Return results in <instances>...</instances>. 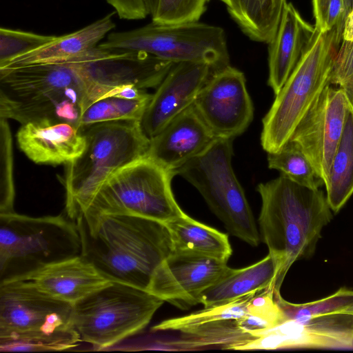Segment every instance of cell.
Segmentation results:
<instances>
[{
	"instance_id": "6da1fadb",
	"label": "cell",
	"mask_w": 353,
	"mask_h": 353,
	"mask_svg": "<svg viewBox=\"0 0 353 353\" xmlns=\"http://www.w3.org/2000/svg\"><path fill=\"white\" fill-rule=\"evenodd\" d=\"M81 255L105 279L147 291L160 265L173 252L162 222L129 214L79 216Z\"/></svg>"
},
{
	"instance_id": "7a4b0ae2",
	"label": "cell",
	"mask_w": 353,
	"mask_h": 353,
	"mask_svg": "<svg viewBox=\"0 0 353 353\" xmlns=\"http://www.w3.org/2000/svg\"><path fill=\"white\" fill-rule=\"evenodd\" d=\"M260 234L276 268L274 293L292 264L311 256L323 228L332 220L326 196L319 189L297 183L284 174L259 183Z\"/></svg>"
},
{
	"instance_id": "3957f363",
	"label": "cell",
	"mask_w": 353,
	"mask_h": 353,
	"mask_svg": "<svg viewBox=\"0 0 353 353\" xmlns=\"http://www.w3.org/2000/svg\"><path fill=\"white\" fill-rule=\"evenodd\" d=\"M87 85L70 62L0 68V118L21 125L50 121L79 128L89 106Z\"/></svg>"
},
{
	"instance_id": "277c9868",
	"label": "cell",
	"mask_w": 353,
	"mask_h": 353,
	"mask_svg": "<svg viewBox=\"0 0 353 353\" xmlns=\"http://www.w3.org/2000/svg\"><path fill=\"white\" fill-rule=\"evenodd\" d=\"M81 130L85 138V149L65 164L62 179L65 209L72 221L88 210L101 186L112 174L146 156L150 141L137 120L98 123Z\"/></svg>"
},
{
	"instance_id": "5b68a950",
	"label": "cell",
	"mask_w": 353,
	"mask_h": 353,
	"mask_svg": "<svg viewBox=\"0 0 353 353\" xmlns=\"http://www.w3.org/2000/svg\"><path fill=\"white\" fill-rule=\"evenodd\" d=\"M81 253L80 235L71 219L0 214V284Z\"/></svg>"
},
{
	"instance_id": "8992f818",
	"label": "cell",
	"mask_w": 353,
	"mask_h": 353,
	"mask_svg": "<svg viewBox=\"0 0 353 353\" xmlns=\"http://www.w3.org/2000/svg\"><path fill=\"white\" fill-rule=\"evenodd\" d=\"M343 30H316L314 39L263 119L261 143L268 152L278 151L322 90L329 85Z\"/></svg>"
},
{
	"instance_id": "52a82bcc",
	"label": "cell",
	"mask_w": 353,
	"mask_h": 353,
	"mask_svg": "<svg viewBox=\"0 0 353 353\" xmlns=\"http://www.w3.org/2000/svg\"><path fill=\"white\" fill-rule=\"evenodd\" d=\"M164 302L147 291L110 282L73 304L72 327L94 350H110L143 330Z\"/></svg>"
},
{
	"instance_id": "ba28073f",
	"label": "cell",
	"mask_w": 353,
	"mask_h": 353,
	"mask_svg": "<svg viewBox=\"0 0 353 353\" xmlns=\"http://www.w3.org/2000/svg\"><path fill=\"white\" fill-rule=\"evenodd\" d=\"M234 139L217 137L201 154L175 171L201 194L228 232L256 247L260 233L232 165Z\"/></svg>"
},
{
	"instance_id": "9c48e42d",
	"label": "cell",
	"mask_w": 353,
	"mask_h": 353,
	"mask_svg": "<svg viewBox=\"0 0 353 353\" xmlns=\"http://www.w3.org/2000/svg\"><path fill=\"white\" fill-rule=\"evenodd\" d=\"M174 176L146 156L137 159L112 174L81 215L129 214L166 223L185 213L172 191Z\"/></svg>"
},
{
	"instance_id": "30bf717a",
	"label": "cell",
	"mask_w": 353,
	"mask_h": 353,
	"mask_svg": "<svg viewBox=\"0 0 353 353\" xmlns=\"http://www.w3.org/2000/svg\"><path fill=\"white\" fill-rule=\"evenodd\" d=\"M99 46L139 51L173 62H203L214 70L229 65L224 30L198 21L165 24L152 21L134 30L110 33Z\"/></svg>"
},
{
	"instance_id": "8fae6325",
	"label": "cell",
	"mask_w": 353,
	"mask_h": 353,
	"mask_svg": "<svg viewBox=\"0 0 353 353\" xmlns=\"http://www.w3.org/2000/svg\"><path fill=\"white\" fill-rule=\"evenodd\" d=\"M254 292L232 301L204 307L189 314L164 320L154 325L151 331L174 332L173 339H138V350H158L187 351L216 347L239 350L256 337L245 332L238 319L247 313Z\"/></svg>"
},
{
	"instance_id": "7c38bea8",
	"label": "cell",
	"mask_w": 353,
	"mask_h": 353,
	"mask_svg": "<svg viewBox=\"0 0 353 353\" xmlns=\"http://www.w3.org/2000/svg\"><path fill=\"white\" fill-rule=\"evenodd\" d=\"M83 77L90 105L114 89L157 88L174 63L139 51L99 46L69 59Z\"/></svg>"
},
{
	"instance_id": "4fadbf2b",
	"label": "cell",
	"mask_w": 353,
	"mask_h": 353,
	"mask_svg": "<svg viewBox=\"0 0 353 353\" xmlns=\"http://www.w3.org/2000/svg\"><path fill=\"white\" fill-rule=\"evenodd\" d=\"M72 314L73 304L48 294L28 281L0 284V337L70 327Z\"/></svg>"
},
{
	"instance_id": "5bb4252c",
	"label": "cell",
	"mask_w": 353,
	"mask_h": 353,
	"mask_svg": "<svg viewBox=\"0 0 353 353\" xmlns=\"http://www.w3.org/2000/svg\"><path fill=\"white\" fill-rule=\"evenodd\" d=\"M350 110L343 90L329 84L316 98L290 137L311 161L325 187Z\"/></svg>"
},
{
	"instance_id": "9a60e30c",
	"label": "cell",
	"mask_w": 353,
	"mask_h": 353,
	"mask_svg": "<svg viewBox=\"0 0 353 353\" xmlns=\"http://www.w3.org/2000/svg\"><path fill=\"white\" fill-rule=\"evenodd\" d=\"M193 105L219 138L234 139L241 135L254 117L245 75L230 64L213 70Z\"/></svg>"
},
{
	"instance_id": "2e32d148",
	"label": "cell",
	"mask_w": 353,
	"mask_h": 353,
	"mask_svg": "<svg viewBox=\"0 0 353 353\" xmlns=\"http://www.w3.org/2000/svg\"><path fill=\"white\" fill-rule=\"evenodd\" d=\"M228 262L173 251L157 270L148 292L181 309L200 303L203 292L228 269Z\"/></svg>"
},
{
	"instance_id": "e0dca14e",
	"label": "cell",
	"mask_w": 353,
	"mask_h": 353,
	"mask_svg": "<svg viewBox=\"0 0 353 353\" xmlns=\"http://www.w3.org/2000/svg\"><path fill=\"white\" fill-rule=\"evenodd\" d=\"M213 68L203 62L174 63L157 86L140 121L150 139L193 105Z\"/></svg>"
},
{
	"instance_id": "ac0fdd59",
	"label": "cell",
	"mask_w": 353,
	"mask_h": 353,
	"mask_svg": "<svg viewBox=\"0 0 353 353\" xmlns=\"http://www.w3.org/2000/svg\"><path fill=\"white\" fill-rule=\"evenodd\" d=\"M216 138L192 105L150 139L146 157L175 174Z\"/></svg>"
},
{
	"instance_id": "d6986e66",
	"label": "cell",
	"mask_w": 353,
	"mask_h": 353,
	"mask_svg": "<svg viewBox=\"0 0 353 353\" xmlns=\"http://www.w3.org/2000/svg\"><path fill=\"white\" fill-rule=\"evenodd\" d=\"M270 343L274 350L353 348V314L334 313L287 319L271 330Z\"/></svg>"
},
{
	"instance_id": "ffe728a7",
	"label": "cell",
	"mask_w": 353,
	"mask_h": 353,
	"mask_svg": "<svg viewBox=\"0 0 353 353\" xmlns=\"http://www.w3.org/2000/svg\"><path fill=\"white\" fill-rule=\"evenodd\" d=\"M20 150L37 164H67L85 147L83 132L67 122L43 121L21 125L16 135Z\"/></svg>"
},
{
	"instance_id": "44dd1931",
	"label": "cell",
	"mask_w": 353,
	"mask_h": 353,
	"mask_svg": "<svg viewBox=\"0 0 353 353\" xmlns=\"http://www.w3.org/2000/svg\"><path fill=\"white\" fill-rule=\"evenodd\" d=\"M316 33L314 26L303 19L290 2L284 6L275 35L268 43V83L277 94Z\"/></svg>"
},
{
	"instance_id": "7402d4cb",
	"label": "cell",
	"mask_w": 353,
	"mask_h": 353,
	"mask_svg": "<svg viewBox=\"0 0 353 353\" xmlns=\"http://www.w3.org/2000/svg\"><path fill=\"white\" fill-rule=\"evenodd\" d=\"M18 280L28 281L48 294L72 304L112 282L81 254L49 265Z\"/></svg>"
},
{
	"instance_id": "603a6c76",
	"label": "cell",
	"mask_w": 353,
	"mask_h": 353,
	"mask_svg": "<svg viewBox=\"0 0 353 353\" xmlns=\"http://www.w3.org/2000/svg\"><path fill=\"white\" fill-rule=\"evenodd\" d=\"M114 11L72 33L55 38L41 48L11 60L4 67L11 68L29 65L61 63L68 61L97 46L115 27Z\"/></svg>"
},
{
	"instance_id": "cb8c5ba5",
	"label": "cell",
	"mask_w": 353,
	"mask_h": 353,
	"mask_svg": "<svg viewBox=\"0 0 353 353\" xmlns=\"http://www.w3.org/2000/svg\"><path fill=\"white\" fill-rule=\"evenodd\" d=\"M275 274V264L270 254L248 267L241 269L229 268L203 292L200 303L204 307L216 306L273 287Z\"/></svg>"
},
{
	"instance_id": "d4e9b609",
	"label": "cell",
	"mask_w": 353,
	"mask_h": 353,
	"mask_svg": "<svg viewBox=\"0 0 353 353\" xmlns=\"http://www.w3.org/2000/svg\"><path fill=\"white\" fill-rule=\"evenodd\" d=\"M173 251L193 252L228 262L232 250L228 235L184 213L165 223Z\"/></svg>"
},
{
	"instance_id": "484cf974",
	"label": "cell",
	"mask_w": 353,
	"mask_h": 353,
	"mask_svg": "<svg viewBox=\"0 0 353 353\" xmlns=\"http://www.w3.org/2000/svg\"><path fill=\"white\" fill-rule=\"evenodd\" d=\"M250 39L268 43L276 34L286 0H219Z\"/></svg>"
},
{
	"instance_id": "4316f807",
	"label": "cell",
	"mask_w": 353,
	"mask_h": 353,
	"mask_svg": "<svg viewBox=\"0 0 353 353\" xmlns=\"http://www.w3.org/2000/svg\"><path fill=\"white\" fill-rule=\"evenodd\" d=\"M325 189L328 204L335 213L353 194V108L351 106L332 161Z\"/></svg>"
},
{
	"instance_id": "83f0119b",
	"label": "cell",
	"mask_w": 353,
	"mask_h": 353,
	"mask_svg": "<svg viewBox=\"0 0 353 353\" xmlns=\"http://www.w3.org/2000/svg\"><path fill=\"white\" fill-rule=\"evenodd\" d=\"M152 94L128 99L116 94H108L91 103L81 114L80 130L92 124L119 120L141 121Z\"/></svg>"
},
{
	"instance_id": "f1b7e54d",
	"label": "cell",
	"mask_w": 353,
	"mask_h": 353,
	"mask_svg": "<svg viewBox=\"0 0 353 353\" xmlns=\"http://www.w3.org/2000/svg\"><path fill=\"white\" fill-rule=\"evenodd\" d=\"M267 159L269 168L280 171L297 183L314 189L324 185L301 147L290 139L278 151L268 152Z\"/></svg>"
},
{
	"instance_id": "f546056e",
	"label": "cell",
	"mask_w": 353,
	"mask_h": 353,
	"mask_svg": "<svg viewBox=\"0 0 353 353\" xmlns=\"http://www.w3.org/2000/svg\"><path fill=\"white\" fill-rule=\"evenodd\" d=\"M81 341L74 327L53 332H41L0 337V351L48 352L61 351L76 347Z\"/></svg>"
},
{
	"instance_id": "4dcf8cb0",
	"label": "cell",
	"mask_w": 353,
	"mask_h": 353,
	"mask_svg": "<svg viewBox=\"0 0 353 353\" xmlns=\"http://www.w3.org/2000/svg\"><path fill=\"white\" fill-rule=\"evenodd\" d=\"M286 320L274 298V288L270 286L259 291L248 303L247 313L238 319L240 327L256 337L266 330L274 327Z\"/></svg>"
},
{
	"instance_id": "1f68e13d",
	"label": "cell",
	"mask_w": 353,
	"mask_h": 353,
	"mask_svg": "<svg viewBox=\"0 0 353 353\" xmlns=\"http://www.w3.org/2000/svg\"><path fill=\"white\" fill-rule=\"evenodd\" d=\"M274 298L287 319L343 313L353 306V290L341 288L325 298L305 303H293L285 300L280 292Z\"/></svg>"
},
{
	"instance_id": "d6a6232c",
	"label": "cell",
	"mask_w": 353,
	"mask_h": 353,
	"mask_svg": "<svg viewBox=\"0 0 353 353\" xmlns=\"http://www.w3.org/2000/svg\"><path fill=\"white\" fill-rule=\"evenodd\" d=\"M0 119V214H6L14 212L13 152L8 119Z\"/></svg>"
},
{
	"instance_id": "836d02e7",
	"label": "cell",
	"mask_w": 353,
	"mask_h": 353,
	"mask_svg": "<svg viewBox=\"0 0 353 353\" xmlns=\"http://www.w3.org/2000/svg\"><path fill=\"white\" fill-rule=\"evenodd\" d=\"M55 36L1 27L0 29V68L13 59L34 51L52 41Z\"/></svg>"
},
{
	"instance_id": "e575fe53",
	"label": "cell",
	"mask_w": 353,
	"mask_h": 353,
	"mask_svg": "<svg viewBox=\"0 0 353 353\" xmlns=\"http://www.w3.org/2000/svg\"><path fill=\"white\" fill-rule=\"evenodd\" d=\"M209 0H157L152 21L165 24L198 21Z\"/></svg>"
},
{
	"instance_id": "d590c367",
	"label": "cell",
	"mask_w": 353,
	"mask_h": 353,
	"mask_svg": "<svg viewBox=\"0 0 353 353\" xmlns=\"http://www.w3.org/2000/svg\"><path fill=\"white\" fill-rule=\"evenodd\" d=\"M314 28L319 32L343 30L347 15L345 0H312Z\"/></svg>"
},
{
	"instance_id": "8d00e7d4",
	"label": "cell",
	"mask_w": 353,
	"mask_h": 353,
	"mask_svg": "<svg viewBox=\"0 0 353 353\" xmlns=\"http://www.w3.org/2000/svg\"><path fill=\"white\" fill-rule=\"evenodd\" d=\"M353 74V42L345 40L337 50L329 83L340 85Z\"/></svg>"
},
{
	"instance_id": "74e56055",
	"label": "cell",
	"mask_w": 353,
	"mask_h": 353,
	"mask_svg": "<svg viewBox=\"0 0 353 353\" xmlns=\"http://www.w3.org/2000/svg\"><path fill=\"white\" fill-rule=\"evenodd\" d=\"M119 13L129 14L139 10L143 6V0H105Z\"/></svg>"
},
{
	"instance_id": "f35d334b",
	"label": "cell",
	"mask_w": 353,
	"mask_h": 353,
	"mask_svg": "<svg viewBox=\"0 0 353 353\" xmlns=\"http://www.w3.org/2000/svg\"><path fill=\"white\" fill-rule=\"evenodd\" d=\"M342 39L353 42V8L348 12L345 19Z\"/></svg>"
},
{
	"instance_id": "ab89813d",
	"label": "cell",
	"mask_w": 353,
	"mask_h": 353,
	"mask_svg": "<svg viewBox=\"0 0 353 353\" xmlns=\"http://www.w3.org/2000/svg\"><path fill=\"white\" fill-rule=\"evenodd\" d=\"M339 87L343 90L350 105L353 108V74L343 82Z\"/></svg>"
},
{
	"instance_id": "60d3db41",
	"label": "cell",
	"mask_w": 353,
	"mask_h": 353,
	"mask_svg": "<svg viewBox=\"0 0 353 353\" xmlns=\"http://www.w3.org/2000/svg\"><path fill=\"white\" fill-rule=\"evenodd\" d=\"M148 14L152 15L156 8L157 0H143Z\"/></svg>"
},
{
	"instance_id": "b9f144b4",
	"label": "cell",
	"mask_w": 353,
	"mask_h": 353,
	"mask_svg": "<svg viewBox=\"0 0 353 353\" xmlns=\"http://www.w3.org/2000/svg\"><path fill=\"white\" fill-rule=\"evenodd\" d=\"M346 12H347L353 8V0H345Z\"/></svg>"
},
{
	"instance_id": "7bdbcfd3",
	"label": "cell",
	"mask_w": 353,
	"mask_h": 353,
	"mask_svg": "<svg viewBox=\"0 0 353 353\" xmlns=\"http://www.w3.org/2000/svg\"><path fill=\"white\" fill-rule=\"evenodd\" d=\"M343 313H348L353 314V306H351L350 307L347 308L346 310L344 311Z\"/></svg>"
}]
</instances>
